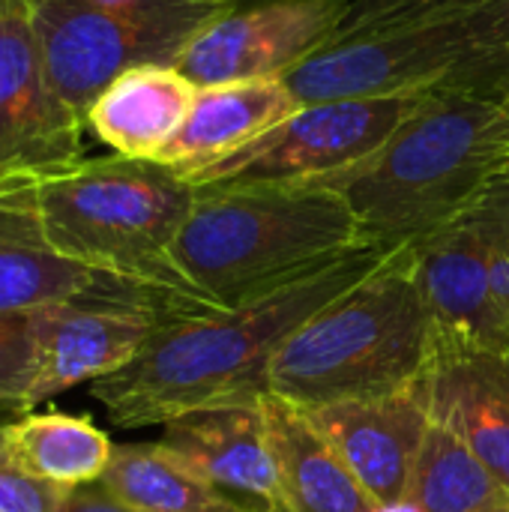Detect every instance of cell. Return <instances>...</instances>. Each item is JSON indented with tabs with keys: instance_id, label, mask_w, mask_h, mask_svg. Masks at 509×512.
<instances>
[{
	"instance_id": "4",
	"label": "cell",
	"mask_w": 509,
	"mask_h": 512,
	"mask_svg": "<svg viewBox=\"0 0 509 512\" xmlns=\"http://www.w3.org/2000/svg\"><path fill=\"white\" fill-rule=\"evenodd\" d=\"M432 366V327L417 282L414 243L312 315L267 369V393L318 411L402 393Z\"/></svg>"
},
{
	"instance_id": "5",
	"label": "cell",
	"mask_w": 509,
	"mask_h": 512,
	"mask_svg": "<svg viewBox=\"0 0 509 512\" xmlns=\"http://www.w3.org/2000/svg\"><path fill=\"white\" fill-rule=\"evenodd\" d=\"M192 204L195 186L174 168L120 153L39 180L42 225L63 258L189 300L168 255Z\"/></svg>"
},
{
	"instance_id": "26",
	"label": "cell",
	"mask_w": 509,
	"mask_h": 512,
	"mask_svg": "<svg viewBox=\"0 0 509 512\" xmlns=\"http://www.w3.org/2000/svg\"><path fill=\"white\" fill-rule=\"evenodd\" d=\"M69 489L30 477L6 450L0 435V512H57Z\"/></svg>"
},
{
	"instance_id": "22",
	"label": "cell",
	"mask_w": 509,
	"mask_h": 512,
	"mask_svg": "<svg viewBox=\"0 0 509 512\" xmlns=\"http://www.w3.org/2000/svg\"><path fill=\"white\" fill-rule=\"evenodd\" d=\"M381 512H509V492L450 429L432 423L405 501Z\"/></svg>"
},
{
	"instance_id": "16",
	"label": "cell",
	"mask_w": 509,
	"mask_h": 512,
	"mask_svg": "<svg viewBox=\"0 0 509 512\" xmlns=\"http://www.w3.org/2000/svg\"><path fill=\"white\" fill-rule=\"evenodd\" d=\"M297 108L300 99L291 93L285 78L198 87L183 126L162 147L156 162L189 180L234 156L267 129L291 117Z\"/></svg>"
},
{
	"instance_id": "6",
	"label": "cell",
	"mask_w": 509,
	"mask_h": 512,
	"mask_svg": "<svg viewBox=\"0 0 509 512\" xmlns=\"http://www.w3.org/2000/svg\"><path fill=\"white\" fill-rule=\"evenodd\" d=\"M285 84L300 105L438 87H486L509 96V0H486L321 45L285 75Z\"/></svg>"
},
{
	"instance_id": "12",
	"label": "cell",
	"mask_w": 509,
	"mask_h": 512,
	"mask_svg": "<svg viewBox=\"0 0 509 512\" xmlns=\"http://www.w3.org/2000/svg\"><path fill=\"white\" fill-rule=\"evenodd\" d=\"M414 264L432 327V357L509 348V330L492 300L486 240L474 210L417 240Z\"/></svg>"
},
{
	"instance_id": "11",
	"label": "cell",
	"mask_w": 509,
	"mask_h": 512,
	"mask_svg": "<svg viewBox=\"0 0 509 512\" xmlns=\"http://www.w3.org/2000/svg\"><path fill=\"white\" fill-rule=\"evenodd\" d=\"M42 63L57 96L87 123L90 105L126 69L174 66L186 33L108 15L81 0H30Z\"/></svg>"
},
{
	"instance_id": "18",
	"label": "cell",
	"mask_w": 509,
	"mask_h": 512,
	"mask_svg": "<svg viewBox=\"0 0 509 512\" xmlns=\"http://www.w3.org/2000/svg\"><path fill=\"white\" fill-rule=\"evenodd\" d=\"M195 84L168 63H141L117 75L87 111V126L114 153L156 159L183 126Z\"/></svg>"
},
{
	"instance_id": "1",
	"label": "cell",
	"mask_w": 509,
	"mask_h": 512,
	"mask_svg": "<svg viewBox=\"0 0 509 512\" xmlns=\"http://www.w3.org/2000/svg\"><path fill=\"white\" fill-rule=\"evenodd\" d=\"M393 249L399 246L360 243L255 303L168 318L129 366L90 384V393L117 429L168 426L204 408L258 402L288 336L375 273Z\"/></svg>"
},
{
	"instance_id": "23",
	"label": "cell",
	"mask_w": 509,
	"mask_h": 512,
	"mask_svg": "<svg viewBox=\"0 0 509 512\" xmlns=\"http://www.w3.org/2000/svg\"><path fill=\"white\" fill-rule=\"evenodd\" d=\"M486 0H351L342 21L333 27L330 39L324 45H339L357 36H369L396 24L420 21V18H435L453 9L477 6Z\"/></svg>"
},
{
	"instance_id": "15",
	"label": "cell",
	"mask_w": 509,
	"mask_h": 512,
	"mask_svg": "<svg viewBox=\"0 0 509 512\" xmlns=\"http://www.w3.org/2000/svg\"><path fill=\"white\" fill-rule=\"evenodd\" d=\"M426 396L432 420L450 429L509 492V348L435 354Z\"/></svg>"
},
{
	"instance_id": "14",
	"label": "cell",
	"mask_w": 509,
	"mask_h": 512,
	"mask_svg": "<svg viewBox=\"0 0 509 512\" xmlns=\"http://www.w3.org/2000/svg\"><path fill=\"white\" fill-rule=\"evenodd\" d=\"M306 414L381 510L405 501L417 456L435 423L426 378L393 396L339 402Z\"/></svg>"
},
{
	"instance_id": "8",
	"label": "cell",
	"mask_w": 509,
	"mask_h": 512,
	"mask_svg": "<svg viewBox=\"0 0 509 512\" xmlns=\"http://www.w3.org/2000/svg\"><path fill=\"white\" fill-rule=\"evenodd\" d=\"M426 93L327 99L300 105L279 126L189 177L192 186L312 183L375 153L423 102Z\"/></svg>"
},
{
	"instance_id": "29",
	"label": "cell",
	"mask_w": 509,
	"mask_h": 512,
	"mask_svg": "<svg viewBox=\"0 0 509 512\" xmlns=\"http://www.w3.org/2000/svg\"><path fill=\"white\" fill-rule=\"evenodd\" d=\"M504 108H507V120H509V96H507V102H504Z\"/></svg>"
},
{
	"instance_id": "2",
	"label": "cell",
	"mask_w": 509,
	"mask_h": 512,
	"mask_svg": "<svg viewBox=\"0 0 509 512\" xmlns=\"http://www.w3.org/2000/svg\"><path fill=\"white\" fill-rule=\"evenodd\" d=\"M507 93L438 87L366 159L312 180L345 198L366 243H417L468 216L509 168Z\"/></svg>"
},
{
	"instance_id": "7",
	"label": "cell",
	"mask_w": 509,
	"mask_h": 512,
	"mask_svg": "<svg viewBox=\"0 0 509 512\" xmlns=\"http://www.w3.org/2000/svg\"><path fill=\"white\" fill-rule=\"evenodd\" d=\"M213 312L210 306L132 279H102L69 297L33 309V360L24 414L78 384H96L129 366L168 318Z\"/></svg>"
},
{
	"instance_id": "21",
	"label": "cell",
	"mask_w": 509,
	"mask_h": 512,
	"mask_svg": "<svg viewBox=\"0 0 509 512\" xmlns=\"http://www.w3.org/2000/svg\"><path fill=\"white\" fill-rule=\"evenodd\" d=\"M99 483L144 512H240L162 441L114 447Z\"/></svg>"
},
{
	"instance_id": "20",
	"label": "cell",
	"mask_w": 509,
	"mask_h": 512,
	"mask_svg": "<svg viewBox=\"0 0 509 512\" xmlns=\"http://www.w3.org/2000/svg\"><path fill=\"white\" fill-rule=\"evenodd\" d=\"M9 456L36 480L60 489L99 483L111 465V438L87 417L60 411L21 414V420L0 426Z\"/></svg>"
},
{
	"instance_id": "28",
	"label": "cell",
	"mask_w": 509,
	"mask_h": 512,
	"mask_svg": "<svg viewBox=\"0 0 509 512\" xmlns=\"http://www.w3.org/2000/svg\"><path fill=\"white\" fill-rule=\"evenodd\" d=\"M213 3H243V0H213Z\"/></svg>"
},
{
	"instance_id": "3",
	"label": "cell",
	"mask_w": 509,
	"mask_h": 512,
	"mask_svg": "<svg viewBox=\"0 0 509 512\" xmlns=\"http://www.w3.org/2000/svg\"><path fill=\"white\" fill-rule=\"evenodd\" d=\"M360 243L351 207L321 183L195 186L168 258L195 300L237 309Z\"/></svg>"
},
{
	"instance_id": "9",
	"label": "cell",
	"mask_w": 509,
	"mask_h": 512,
	"mask_svg": "<svg viewBox=\"0 0 509 512\" xmlns=\"http://www.w3.org/2000/svg\"><path fill=\"white\" fill-rule=\"evenodd\" d=\"M351 0H243L198 27L174 60L195 87L285 78L315 54Z\"/></svg>"
},
{
	"instance_id": "25",
	"label": "cell",
	"mask_w": 509,
	"mask_h": 512,
	"mask_svg": "<svg viewBox=\"0 0 509 512\" xmlns=\"http://www.w3.org/2000/svg\"><path fill=\"white\" fill-rule=\"evenodd\" d=\"M33 312L0 315V411L21 417L30 387Z\"/></svg>"
},
{
	"instance_id": "17",
	"label": "cell",
	"mask_w": 509,
	"mask_h": 512,
	"mask_svg": "<svg viewBox=\"0 0 509 512\" xmlns=\"http://www.w3.org/2000/svg\"><path fill=\"white\" fill-rule=\"evenodd\" d=\"M102 279L63 258L45 234L39 177H0V315L69 300Z\"/></svg>"
},
{
	"instance_id": "10",
	"label": "cell",
	"mask_w": 509,
	"mask_h": 512,
	"mask_svg": "<svg viewBox=\"0 0 509 512\" xmlns=\"http://www.w3.org/2000/svg\"><path fill=\"white\" fill-rule=\"evenodd\" d=\"M87 123L57 96L30 0H0V177H54L84 156Z\"/></svg>"
},
{
	"instance_id": "13",
	"label": "cell",
	"mask_w": 509,
	"mask_h": 512,
	"mask_svg": "<svg viewBox=\"0 0 509 512\" xmlns=\"http://www.w3.org/2000/svg\"><path fill=\"white\" fill-rule=\"evenodd\" d=\"M159 441L240 512H291L261 399L186 414L162 426Z\"/></svg>"
},
{
	"instance_id": "24",
	"label": "cell",
	"mask_w": 509,
	"mask_h": 512,
	"mask_svg": "<svg viewBox=\"0 0 509 512\" xmlns=\"http://www.w3.org/2000/svg\"><path fill=\"white\" fill-rule=\"evenodd\" d=\"M489 258V282L498 318L509 330V168L474 207Z\"/></svg>"
},
{
	"instance_id": "27",
	"label": "cell",
	"mask_w": 509,
	"mask_h": 512,
	"mask_svg": "<svg viewBox=\"0 0 509 512\" xmlns=\"http://www.w3.org/2000/svg\"><path fill=\"white\" fill-rule=\"evenodd\" d=\"M57 512H144V510H135V507H129L126 501L114 498L102 483H87V486H75V489H69Z\"/></svg>"
},
{
	"instance_id": "19",
	"label": "cell",
	"mask_w": 509,
	"mask_h": 512,
	"mask_svg": "<svg viewBox=\"0 0 509 512\" xmlns=\"http://www.w3.org/2000/svg\"><path fill=\"white\" fill-rule=\"evenodd\" d=\"M291 512H381L312 417L276 396L261 399Z\"/></svg>"
}]
</instances>
